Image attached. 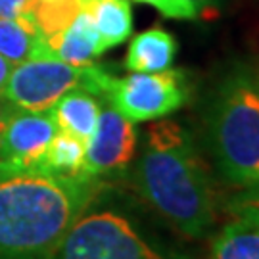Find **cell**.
Wrapping results in <instances>:
<instances>
[{"label":"cell","mask_w":259,"mask_h":259,"mask_svg":"<svg viewBox=\"0 0 259 259\" xmlns=\"http://www.w3.org/2000/svg\"><path fill=\"white\" fill-rule=\"evenodd\" d=\"M102 190L89 175L0 165V259H52Z\"/></svg>","instance_id":"1"},{"label":"cell","mask_w":259,"mask_h":259,"mask_svg":"<svg viewBox=\"0 0 259 259\" xmlns=\"http://www.w3.org/2000/svg\"><path fill=\"white\" fill-rule=\"evenodd\" d=\"M133 179L139 194L183 236L200 240L215 231V183L194 137L181 123L156 119L150 125Z\"/></svg>","instance_id":"2"},{"label":"cell","mask_w":259,"mask_h":259,"mask_svg":"<svg viewBox=\"0 0 259 259\" xmlns=\"http://www.w3.org/2000/svg\"><path fill=\"white\" fill-rule=\"evenodd\" d=\"M215 171L240 190L259 188V69L234 65L217 83L205 115Z\"/></svg>","instance_id":"3"},{"label":"cell","mask_w":259,"mask_h":259,"mask_svg":"<svg viewBox=\"0 0 259 259\" xmlns=\"http://www.w3.org/2000/svg\"><path fill=\"white\" fill-rule=\"evenodd\" d=\"M110 75L96 64L71 65L52 56L29 58L14 65L2 96L18 110L45 111L73 89L102 96Z\"/></svg>","instance_id":"4"},{"label":"cell","mask_w":259,"mask_h":259,"mask_svg":"<svg viewBox=\"0 0 259 259\" xmlns=\"http://www.w3.org/2000/svg\"><path fill=\"white\" fill-rule=\"evenodd\" d=\"M52 259H169L121 215L110 211L84 213L65 234Z\"/></svg>","instance_id":"5"},{"label":"cell","mask_w":259,"mask_h":259,"mask_svg":"<svg viewBox=\"0 0 259 259\" xmlns=\"http://www.w3.org/2000/svg\"><path fill=\"white\" fill-rule=\"evenodd\" d=\"M102 98L133 123L163 119L181 110L190 98L185 71L165 69L156 73L133 71L127 77L110 75Z\"/></svg>","instance_id":"6"},{"label":"cell","mask_w":259,"mask_h":259,"mask_svg":"<svg viewBox=\"0 0 259 259\" xmlns=\"http://www.w3.org/2000/svg\"><path fill=\"white\" fill-rule=\"evenodd\" d=\"M139 133L113 106H102L93 137L87 140L83 175L102 179L123 173L137 154Z\"/></svg>","instance_id":"7"},{"label":"cell","mask_w":259,"mask_h":259,"mask_svg":"<svg viewBox=\"0 0 259 259\" xmlns=\"http://www.w3.org/2000/svg\"><path fill=\"white\" fill-rule=\"evenodd\" d=\"M58 133L50 110H18L0 135V165L31 171Z\"/></svg>","instance_id":"8"},{"label":"cell","mask_w":259,"mask_h":259,"mask_svg":"<svg viewBox=\"0 0 259 259\" xmlns=\"http://www.w3.org/2000/svg\"><path fill=\"white\" fill-rule=\"evenodd\" d=\"M100 54H104L100 35L94 27L91 14L87 12V6L64 33L42 40L40 50V56H52L71 65H93Z\"/></svg>","instance_id":"9"},{"label":"cell","mask_w":259,"mask_h":259,"mask_svg":"<svg viewBox=\"0 0 259 259\" xmlns=\"http://www.w3.org/2000/svg\"><path fill=\"white\" fill-rule=\"evenodd\" d=\"M231 219L215 231L211 259H259V221L246 209L231 205Z\"/></svg>","instance_id":"10"},{"label":"cell","mask_w":259,"mask_h":259,"mask_svg":"<svg viewBox=\"0 0 259 259\" xmlns=\"http://www.w3.org/2000/svg\"><path fill=\"white\" fill-rule=\"evenodd\" d=\"M177 38L161 27H150L135 35L127 50L125 67L129 71L156 73L169 69L177 56Z\"/></svg>","instance_id":"11"},{"label":"cell","mask_w":259,"mask_h":259,"mask_svg":"<svg viewBox=\"0 0 259 259\" xmlns=\"http://www.w3.org/2000/svg\"><path fill=\"white\" fill-rule=\"evenodd\" d=\"M100 110H102L100 98L84 89H73L65 93L50 108L58 129L71 133L84 142L93 137L100 117Z\"/></svg>","instance_id":"12"},{"label":"cell","mask_w":259,"mask_h":259,"mask_svg":"<svg viewBox=\"0 0 259 259\" xmlns=\"http://www.w3.org/2000/svg\"><path fill=\"white\" fill-rule=\"evenodd\" d=\"M87 6V0H27L19 18L31 23L42 40L64 33Z\"/></svg>","instance_id":"13"},{"label":"cell","mask_w":259,"mask_h":259,"mask_svg":"<svg viewBox=\"0 0 259 259\" xmlns=\"http://www.w3.org/2000/svg\"><path fill=\"white\" fill-rule=\"evenodd\" d=\"M94 27L100 35L104 52L119 47L133 33V8L131 0H87Z\"/></svg>","instance_id":"14"},{"label":"cell","mask_w":259,"mask_h":259,"mask_svg":"<svg viewBox=\"0 0 259 259\" xmlns=\"http://www.w3.org/2000/svg\"><path fill=\"white\" fill-rule=\"evenodd\" d=\"M87 142L71 133L60 131L48 142L45 152L37 159L31 171L48 173V175H81L84 163Z\"/></svg>","instance_id":"15"},{"label":"cell","mask_w":259,"mask_h":259,"mask_svg":"<svg viewBox=\"0 0 259 259\" xmlns=\"http://www.w3.org/2000/svg\"><path fill=\"white\" fill-rule=\"evenodd\" d=\"M40 50L42 38L31 23L21 18L0 16V56L16 65L29 58H38Z\"/></svg>","instance_id":"16"},{"label":"cell","mask_w":259,"mask_h":259,"mask_svg":"<svg viewBox=\"0 0 259 259\" xmlns=\"http://www.w3.org/2000/svg\"><path fill=\"white\" fill-rule=\"evenodd\" d=\"M139 4H146L156 8L161 16L171 19H196L192 8L186 4L185 0H133Z\"/></svg>","instance_id":"17"},{"label":"cell","mask_w":259,"mask_h":259,"mask_svg":"<svg viewBox=\"0 0 259 259\" xmlns=\"http://www.w3.org/2000/svg\"><path fill=\"white\" fill-rule=\"evenodd\" d=\"M185 2L192 8L196 19L198 18L211 19V18H217L221 14V10L227 0H185Z\"/></svg>","instance_id":"18"},{"label":"cell","mask_w":259,"mask_h":259,"mask_svg":"<svg viewBox=\"0 0 259 259\" xmlns=\"http://www.w3.org/2000/svg\"><path fill=\"white\" fill-rule=\"evenodd\" d=\"M232 205L250 211L259 221V188L257 190H244V194H242L240 198H236V200L232 202Z\"/></svg>","instance_id":"19"},{"label":"cell","mask_w":259,"mask_h":259,"mask_svg":"<svg viewBox=\"0 0 259 259\" xmlns=\"http://www.w3.org/2000/svg\"><path fill=\"white\" fill-rule=\"evenodd\" d=\"M27 0H0V16L2 18H19Z\"/></svg>","instance_id":"20"},{"label":"cell","mask_w":259,"mask_h":259,"mask_svg":"<svg viewBox=\"0 0 259 259\" xmlns=\"http://www.w3.org/2000/svg\"><path fill=\"white\" fill-rule=\"evenodd\" d=\"M18 111V108L14 106L12 102H8L4 96H0V135L4 133L6 129V125H8V121L12 119V115Z\"/></svg>","instance_id":"21"},{"label":"cell","mask_w":259,"mask_h":259,"mask_svg":"<svg viewBox=\"0 0 259 259\" xmlns=\"http://www.w3.org/2000/svg\"><path fill=\"white\" fill-rule=\"evenodd\" d=\"M14 69V64L6 60L4 56H0V96L4 94V89H6V83H8V77Z\"/></svg>","instance_id":"22"}]
</instances>
